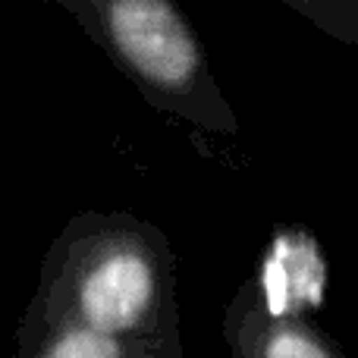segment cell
<instances>
[{"mask_svg":"<svg viewBox=\"0 0 358 358\" xmlns=\"http://www.w3.org/2000/svg\"><path fill=\"white\" fill-rule=\"evenodd\" d=\"M261 358H330V355H327V349L317 340H311L308 334L283 327V330L267 334L264 346H261Z\"/></svg>","mask_w":358,"mask_h":358,"instance_id":"cell-5","label":"cell"},{"mask_svg":"<svg viewBox=\"0 0 358 358\" xmlns=\"http://www.w3.org/2000/svg\"><path fill=\"white\" fill-rule=\"evenodd\" d=\"M264 286L273 311L317 302L324 286V267L315 255V245H308L305 239H280L267 258Z\"/></svg>","mask_w":358,"mask_h":358,"instance_id":"cell-3","label":"cell"},{"mask_svg":"<svg viewBox=\"0 0 358 358\" xmlns=\"http://www.w3.org/2000/svg\"><path fill=\"white\" fill-rule=\"evenodd\" d=\"M29 302L107 336L142 343L161 305V261L136 223L82 214L48 248Z\"/></svg>","mask_w":358,"mask_h":358,"instance_id":"cell-1","label":"cell"},{"mask_svg":"<svg viewBox=\"0 0 358 358\" xmlns=\"http://www.w3.org/2000/svg\"><path fill=\"white\" fill-rule=\"evenodd\" d=\"M155 98H189L204 79L195 31L173 0H63Z\"/></svg>","mask_w":358,"mask_h":358,"instance_id":"cell-2","label":"cell"},{"mask_svg":"<svg viewBox=\"0 0 358 358\" xmlns=\"http://www.w3.org/2000/svg\"><path fill=\"white\" fill-rule=\"evenodd\" d=\"M283 3L296 6L340 35H358V0H283Z\"/></svg>","mask_w":358,"mask_h":358,"instance_id":"cell-4","label":"cell"}]
</instances>
